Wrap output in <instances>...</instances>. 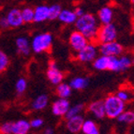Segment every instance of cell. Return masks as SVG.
<instances>
[{"mask_svg": "<svg viewBox=\"0 0 134 134\" xmlns=\"http://www.w3.org/2000/svg\"><path fill=\"white\" fill-rule=\"evenodd\" d=\"M116 96L118 97L119 98H120L121 100H123V101H127V100H130V93L127 91H126V90H118V91L116 92Z\"/></svg>", "mask_w": 134, "mask_h": 134, "instance_id": "cell-32", "label": "cell"}, {"mask_svg": "<svg viewBox=\"0 0 134 134\" xmlns=\"http://www.w3.org/2000/svg\"><path fill=\"white\" fill-rule=\"evenodd\" d=\"M47 79L52 85H57L64 81V73L58 68L54 61H50L48 65L47 71H46Z\"/></svg>", "mask_w": 134, "mask_h": 134, "instance_id": "cell-7", "label": "cell"}, {"mask_svg": "<svg viewBox=\"0 0 134 134\" xmlns=\"http://www.w3.org/2000/svg\"><path fill=\"white\" fill-rule=\"evenodd\" d=\"M77 17L74 10L71 9H63L61 10L60 14L58 16V20L60 21L61 23L65 24V25H73L74 23L76 22Z\"/></svg>", "mask_w": 134, "mask_h": 134, "instance_id": "cell-16", "label": "cell"}, {"mask_svg": "<svg viewBox=\"0 0 134 134\" xmlns=\"http://www.w3.org/2000/svg\"><path fill=\"white\" fill-rule=\"evenodd\" d=\"M1 134H12V122H6L0 125Z\"/></svg>", "mask_w": 134, "mask_h": 134, "instance_id": "cell-30", "label": "cell"}, {"mask_svg": "<svg viewBox=\"0 0 134 134\" xmlns=\"http://www.w3.org/2000/svg\"><path fill=\"white\" fill-rule=\"evenodd\" d=\"M116 119H117L119 123L125 124V125L134 124V111H131V110L126 111L125 110Z\"/></svg>", "mask_w": 134, "mask_h": 134, "instance_id": "cell-23", "label": "cell"}, {"mask_svg": "<svg viewBox=\"0 0 134 134\" xmlns=\"http://www.w3.org/2000/svg\"><path fill=\"white\" fill-rule=\"evenodd\" d=\"M30 122V126H31V129H34V130H38L40 127H42L43 124H44V121L43 119L40 118V117H37V118H33Z\"/></svg>", "mask_w": 134, "mask_h": 134, "instance_id": "cell-31", "label": "cell"}, {"mask_svg": "<svg viewBox=\"0 0 134 134\" xmlns=\"http://www.w3.org/2000/svg\"><path fill=\"white\" fill-rule=\"evenodd\" d=\"M21 13L24 23L25 24H29V23L34 22V9L32 8H25L21 9Z\"/></svg>", "mask_w": 134, "mask_h": 134, "instance_id": "cell-26", "label": "cell"}, {"mask_svg": "<svg viewBox=\"0 0 134 134\" xmlns=\"http://www.w3.org/2000/svg\"><path fill=\"white\" fill-rule=\"evenodd\" d=\"M81 132L83 134H98L100 131L98 126L93 119H85Z\"/></svg>", "mask_w": 134, "mask_h": 134, "instance_id": "cell-18", "label": "cell"}, {"mask_svg": "<svg viewBox=\"0 0 134 134\" xmlns=\"http://www.w3.org/2000/svg\"><path fill=\"white\" fill-rule=\"evenodd\" d=\"M53 35L51 33H40L32 38L31 50L36 54L48 52L53 45Z\"/></svg>", "mask_w": 134, "mask_h": 134, "instance_id": "cell-3", "label": "cell"}, {"mask_svg": "<svg viewBox=\"0 0 134 134\" xmlns=\"http://www.w3.org/2000/svg\"><path fill=\"white\" fill-rule=\"evenodd\" d=\"M114 19V11L112 8L110 7H103L101 8L98 12V20L101 25H106L113 22Z\"/></svg>", "mask_w": 134, "mask_h": 134, "instance_id": "cell-15", "label": "cell"}, {"mask_svg": "<svg viewBox=\"0 0 134 134\" xmlns=\"http://www.w3.org/2000/svg\"><path fill=\"white\" fill-rule=\"evenodd\" d=\"M69 85L71 86L72 90H83L89 85V80L86 77L77 76V77H74L70 81Z\"/></svg>", "mask_w": 134, "mask_h": 134, "instance_id": "cell-21", "label": "cell"}, {"mask_svg": "<svg viewBox=\"0 0 134 134\" xmlns=\"http://www.w3.org/2000/svg\"><path fill=\"white\" fill-rule=\"evenodd\" d=\"M61 10H62V8H61L60 5L54 4L52 5L49 7V20H56L58 19V16L60 14Z\"/></svg>", "mask_w": 134, "mask_h": 134, "instance_id": "cell-27", "label": "cell"}, {"mask_svg": "<svg viewBox=\"0 0 134 134\" xmlns=\"http://www.w3.org/2000/svg\"><path fill=\"white\" fill-rule=\"evenodd\" d=\"M49 20V7L40 5L34 9V22L43 23Z\"/></svg>", "mask_w": 134, "mask_h": 134, "instance_id": "cell-14", "label": "cell"}, {"mask_svg": "<svg viewBox=\"0 0 134 134\" xmlns=\"http://www.w3.org/2000/svg\"><path fill=\"white\" fill-rule=\"evenodd\" d=\"M133 65L132 58L127 55H120L119 56V67H120V72L125 71L130 69Z\"/></svg>", "mask_w": 134, "mask_h": 134, "instance_id": "cell-25", "label": "cell"}, {"mask_svg": "<svg viewBox=\"0 0 134 134\" xmlns=\"http://www.w3.org/2000/svg\"><path fill=\"white\" fill-rule=\"evenodd\" d=\"M88 42H89L88 38L83 34H82L80 31H78V30H75V31L71 32L69 37V46L71 47V49L74 52H76V53L83 49Z\"/></svg>", "mask_w": 134, "mask_h": 134, "instance_id": "cell-8", "label": "cell"}, {"mask_svg": "<svg viewBox=\"0 0 134 134\" xmlns=\"http://www.w3.org/2000/svg\"><path fill=\"white\" fill-rule=\"evenodd\" d=\"M83 104L82 103H79V104H75L73 106H70L69 109V111L67 112L66 115L64 116L66 119L68 118H70V117H73V116H76V115H79V114H82V112L83 111Z\"/></svg>", "mask_w": 134, "mask_h": 134, "instance_id": "cell-24", "label": "cell"}, {"mask_svg": "<svg viewBox=\"0 0 134 134\" xmlns=\"http://www.w3.org/2000/svg\"><path fill=\"white\" fill-rule=\"evenodd\" d=\"M98 54V48L96 43L88 42L85 47L77 52V60L82 63H92Z\"/></svg>", "mask_w": 134, "mask_h": 134, "instance_id": "cell-5", "label": "cell"}, {"mask_svg": "<svg viewBox=\"0 0 134 134\" xmlns=\"http://www.w3.org/2000/svg\"><path fill=\"white\" fill-rule=\"evenodd\" d=\"M31 130L30 122L25 119L12 122V134H27Z\"/></svg>", "mask_w": 134, "mask_h": 134, "instance_id": "cell-13", "label": "cell"}, {"mask_svg": "<svg viewBox=\"0 0 134 134\" xmlns=\"http://www.w3.org/2000/svg\"><path fill=\"white\" fill-rule=\"evenodd\" d=\"M88 112L94 116L96 119H103L106 116L105 107H104V102L101 99L95 100L91 102L88 105Z\"/></svg>", "mask_w": 134, "mask_h": 134, "instance_id": "cell-10", "label": "cell"}, {"mask_svg": "<svg viewBox=\"0 0 134 134\" xmlns=\"http://www.w3.org/2000/svg\"><path fill=\"white\" fill-rule=\"evenodd\" d=\"M109 62H110V56L107 55H101L97 56L96 59L93 61V67L95 69L99 70V71H105L109 69Z\"/></svg>", "mask_w": 134, "mask_h": 134, "instance_id": "cell-19", "label": "cell"}, {"mask_svg": "<svg viewBox=\"0 0 134 134\" xmlns=\"http://www.w3.org/2000/svg\"><path fill=\"white\" fill-rule=\"evenodd\" d=\"M9 56L3 51H0V73L5 71L7 69V68L9 67Z\"/></svg>", "mask_w": 134, "mask_h": 134, "instance_id": "cell-29", "label": "cell"}, {"mask_svg": "<svg viewBox=\"0 0 134 134\" xmlns=\"http://www.w3.org/2000/svg\"><path fill=\"white\" fill-rule=\"evenodd\" d=\"M99 54L107 56H120L123 54L124 47L116 40L109 42L100 43L98 47Z\"/></svg>", "mask_w": 134, "mask_h": 134, "instance_id": "cell-6", "label": "cell"}, {"mask_svg": "<svg viewBox=\"0 0 134 134\" xmlns=\"http://www.w3.org/2000/svg\"><path fill=\"white\" fill-rule=\"evenodd\" d=\"M69 107H70V103L68 100V98H58V99H56L55 101L53 102L51 110L54 116L64 117L66 115V114H67V112L69 111Z\"/></svg>", "mask_w": 134, "mask_h": 134, "instance_id": "cell-9", "label": "cell"}, {"mask_svg": "<svg viewBox=\"0 0 134 134\" xmlns=\"http://www.w3.org/2000/svg\"><path fill=\"white\" fill-rule=\"evenodd\" d=\"M16 47L17 50L23 55H28L31 52V44L25 37H19L16 40Z\"/></svg>", "mask_w": 134, "mask_h": 134, "instance_id": "cell-17", "label": "cell"}, {"mask_svg": "<svg viewBox=\"0 0 134 134\" xmlns=\"http://www.w3.org/2000/svg\"><path fill=\"white\" fill-rule=\"evenodd\" d=\"M118 31L115 25L113 23L101 25V26L98 27V33H97L96 40L98 43H105L109 41H114L117 38Z\"/></svg>", "mask_w": 134, "mask_h": 134, "instance_id": "cell-4", "label": "cell"}, {"mask_svg": "<svg viewBox=\"0 0 134 134\" xmlns=\"http://www.w3.org/2000/svg\"><path fill=\"white\" fill-rule=\"evenodd\" d=\"M54 132V130L52 129V127H47L46 130H44V133H46V134H53Z\"/></svg>", "mask_w": 134, "mask_h": 134, "instance_id": "cell-35", "label": "cell"}, {"mask_svg": "<svg viewBox=\"0 0 134 134\" xmlns=\"http://www.w3.org/2000/svg\"><path fill=\"white\" fill-rule=\"evenodd\" d=\"M130 2H131V3H132V4H133V5H134V0H130Z\"/></svg>", "mask_w": 134, "mask_h": 134, "instance_id": "cell-37", "label": "cell"}, {"mask_svg": "<svg viewBox=\"0 0 134 134\" xmlns=\"http://www.w3.org/2000/svg\"><path fill=\"white\" fill-rule=\"evenodd\" d=\"M83 120H85V118L81 114L70 117V118H68L66 119V121H67L66 122V127L70 133H79V132H81V130H82Z\"/></svg>", "mask_w": 134, "mask_h": 134, "instance_id": "cell-11", "label": "cell"}, {"mask_svg": "<svg viewBox=\"0 0 134 134\" xmlns=\"http://www.w3.org/2000/svg\"><path fill=\"white\" fill-rule=\"evenodd\" d=\"M74 12H75V14H76L77 17H81V16L83 15V14L85 13L82 8H76V9H74Z\"/></svg>", "mask_w": 134, "mask_h": 134, "instance_id": "cell-34", "label": "cell"}, {"mask_svg": "<svg viewBox=\"0 0 134 134\" xmlns=\"http://www.w3.org/2000/svg\"><path fill=\"white\" fill-rule=\"evenodd\" d=\"M48 104H49V97L47 95L41 94L34 99L31 104V107L35 111H41L47 107Z\"/></svg>", "mask_w": 134, "mask_h": 134, "instance_id": "cell-20", "label": "cell"}, {"mask_svg": "<svg viewBox=\"0 0 134 134\" xmlns=\"http://www.w3.org/2000/svg\"><path fill=\"white\" fill-rule=\"evenodd\" d=\"M132 31H133V33H134V24H133V25H132Z\"/></svg>", "mask_w": 134, "mask_h": 134, "instance_id": "cell-36", "label": "cell"}, {"mask_svg": "<svg viewBox=\"0 0 134 134\" xmlns=\"http://www.w3.org/2000/svg\"><path fill=\"white\" fill-rule=\"evenodd\" d=\"M56 95L58 98H69L72 94V88L69 83H60L56 85Z\"/></svg>", "mask_w": 134, "mask_h": 134, "instance_id": "cell-22", "label": "cell"}, {"mask_svg": "<svg viewBox=\"0 0 134 134\" xmlns=\"http://www.w3.org/2000/svg\"><path fill=\"white\" fill-rule=\"evenodd\" d=\"M76 30L83 34L88 40L94 41L96 40L97 33L98 30V20L96 16L90 13H85L81 17H78L74 23Z\"/></svg>", "mask_w": 134, "mask_h": 134, "instance_id": "cell-1", "label": "cell"}, {"mask_svg": "<svg viewBox=\"0 0 134 134\" xmlns=\"http://www.w3.org/2000/svg\"><path fill=\"white\" fill-rule=\"evenodd\" d=\"M0 27H1V28H8V27H9V23H8V20H7V18H6V16H5V17H2V18L0 19Z\"/></svg>", "mask_w": 134, "mask_h": 134, "instance_id": "cell-33", "label": "cell"}, {"mask_svg": "<svg viewBox=\"0 0 134 134\" xmlns=\"http://www.w3.org/2000/svg\"><path fill=\"white\" fill-rule=\"evenodd\" d=\"M6 18L9 23V27H19L23 25L25 23L23 20L21 9H12L8 12Z\"/></svg>", "mask_w": 134, "mask_h": 134, "instance_id": "cell-12", "label": "cell"}, {"mask_svg": "<svg viewBox=\"0 0 134 134\" xmlns=\"http://www.w3.org/2000/svg\"><path fill=\"white\" fill-rule=\"evenodd\" d=\"M106 116L110 119H116L126 109L125 101L121 100L116 95H109L103 100Z\"/></svg>", "mask_w": 134, "mask_h": 134, "instance_id": "cell-2", "label": "cell"}, {"mask_svg": "<svg viewBox=\"0 0 134 134\" xmlns=\"http://www.w3.org/2000/svg\"><path fill=\"white\" fill-rule=\"evenodd\" d=\"M27 88V82L25 78H20L18 79V81L16 82L15 85V89L17 94L18 95H22L25 92Z\"/></svg>", "mask_w": 134, "mask_h": 134, "instance_id": "cell-28", "label": "cell"}]
</instances>
